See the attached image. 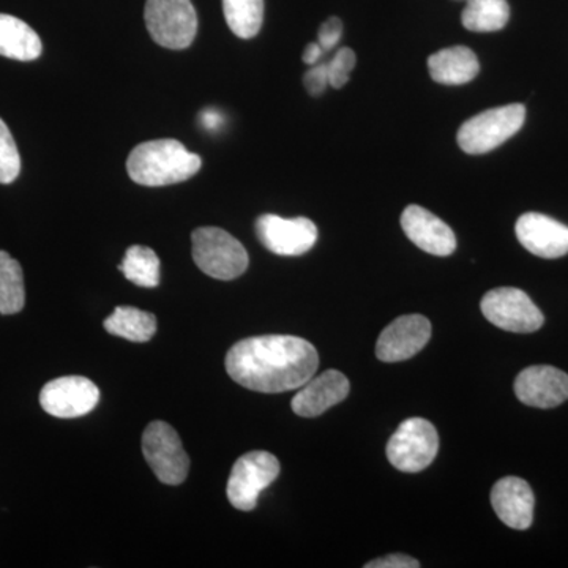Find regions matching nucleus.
<instances>
[{"instance_id":"7","label":"nucleus","mask_w":568,"mask_h":568,"mask_svg":"<svg viewBox=\"0 0 568 568\" xmlns=\"http://www.w3.org/2000/svg\"><path fill=\"white\" fill-rule=\"evenodd\" d=\"M142 454L164 485L175 487L183 484L189 476V455L178 432L166 422L156 420L149 424L142 435Z\"/></svg>"},{"instance_id":"3","label":"nucleus","mask_w":568,"mask_h":568,"mask_svg":"<svg viewBox=\"0 0 568 568\" xmlns=\"http://www.w3.org/2000/svg\"><path fill=\"white\" fill-rule=\"evenodd\" d=\"M192 244L194 263L212 278L230 282L248 268L245 246L220 227H197L193 231Z\"/></svg>"},{"instance_id":"30","label":"nucleus","mask_w":568,"mask_h":568,"mask_svg":"<svg viewBox=\"0 0 568 568\" xmlns=\"http://www.w3.org/2000/svg\"><path fill=\"white\" fill-rule=\"evenodd\" d=\"M323 54L324 50L316 41V43H310L308 47L305 48L302 59H304L306 65H316V63L320 62V59L323 58Z\"/></svg>"},{"instance_id":"15","label":"nucleus","mask_w":568,"mask_h":568,"mask_svg":"<svg viewBox=\"0 0 568 568\" xmlns=\"http://www.w3.org/2000/svg\"><path fill=\"white\" fill-rule=\"evenodd\" d=\"M402 227L414 245L433 256H450L457 250V237L452 227L420 205L405 209Z\"/></svg>"},{"instance_id":"10","label":"nucleus","mask_w":568,"mask_h":568,"mask_svg":"<svg viewBox=\"0 0 568 568\" xmlns=\"http://www.w3.org/2000/svg\"><path fill=\"white\" fill-rule=\"evenodd\" d=\"M256 234L261 244L278 256H302L317 242L316 224L305 216L283 219L265 213L257 219Z\"/></svg>"},{"instance_id":"27","label":"nucleus","mask_w":568,"mask_h":568,"mask_svg":"<svg viewBox=\"0 0 568 568\" xmlns=\"http://www.w3.org/2000/svg\"><path fill=\"white\" fill-rule=\"evenodd\" d=\"M343 36V22L338 20L336 17L328 18L327 21L321 26L320 29V40L317 43L321 44L324 52L334 50L336 44H338L339 39Z\"/></svg>"},{"instance_id":"25","label":"nucleus","mask_w":568,"mask_h":568,"mask_svg":"<svg viewBox=\"0 0 568 568\" xmlns=\"http://www.w3.org/2000/svg\"><path fill=\"white\" fill-rule=\"evenodd\" d=\"M20 173V151L9 126L0 119V183L14 182Z\"/></svg>"},{"instance_id":"14","label":"nucleus","mask_w":568,"mask_h":568,"mask_svg":"<svg viewBox=\"0 0 568 568\" xmlns=\"http://www.w3.org/2000/svg\"><path fill=\"white\" fill-rule=\"evenodd\" d=\"M515 233L519 244L544 260H558L568 254V226L544 213L519 216Z\"/></svg>"},{"instance_id":"21","label":"nucleus","mask_w":568,"mask_h":568,"mask_svg":"<svg viewBox=\"0 0 568 568\" xmlns=\"http://www.w3.org/2000/svg\"><path fill=\"white\" fill-rule=\"evenodd\" d=\"M510 20L507 0H466L463 26L470 32H497Z\"/></svg>"},{"instance_id":"9","label":"nucleus","mask_w":568,"mask_h":568,"mask_svg":"<svg viewBox=\"0 0 568 568\" xmlns=\"http://www.w3.org/2000/svg\"><path fill=\"white\" fill-rule=\"evenodd\" d=\"M481 313L489 323L514 334H532L545 323L544 313L518 287H497L481 298Z\"/></svg>"},{"instance_id":"1","label":"nucleus","mask_w":568,"mask_h":568,"mask_svg":"<svg viewBox=\"0 0 568 568\" xmlns=\"http://www.w3.org/2000/svg\"><path fill=\"white\" fill-rule=\"evenodd\" d=\"M224 365L239 386L261 394H282L315 376L320 355L312 343L298 336H252L231 347Z\"/></svg>"},{"instance_id":"6","label":"nucleus","mask_w":568,"mask_h":568,"mask_svg":"<svg viewBox=\"0 0 568 568\" xmlns=\"http://www.w3.org/2000/svg\"><path fill=\"white\" fill-rule=\"evenodd\" d=\"M439 436L435 425L425 418H407L398 426L387 444V458L395 469L416 474L435 462Z\"/></svg>"},{"instance_id":"22","label":"nucleus","mask_w":568,"mask_h":568,"mask_svg":"<svg viewBox=\"0 0 568 568\" xmlns=\"http://www.w3.org/2000/svg\"><path fill=\"white\" fill-rule=\"evenodd\" d=\"M26 305L24 275L20 263L0 252V313L17 315Z\"/></svg>"},{"instance_id":"8","label":"nucleus","mask_w":568,"mask_h":568,"mask_svg":"<svg viewBox=\"0 0 568 568\" xmlns=\"http://www.w3.org/2000/svg\"><path fill=\"white\" fill-rule=\"evenodd\" d=\"M280 476V462L275 455L254 450L235 462L227 480L226 495L233 507L252 511L257 506L261 493Z\"/></svg>"},{"instance_id":"4","label":"nucleus","mask_w":568,"mask_h":568,"mask_svg":"<svg viewBox=\"0 0 568 568\" xmlns=\"http://www.w3.org/2000/svg\"><path fill=\"white\" fill-rule=\"evenodd\" d=\"M526 121L525 104L514 103L493 108L463 123L458 144L469 155L495 151L517 134Z\"/></svg>"},{"instance_id":"26","label":"nucleus","mask_w":568,"mask_h":568,"mask_svg":"<svg viewBox=\"0 0 568 568\" xmlns=\"http://www.w3.org/2000/svg\"><path fill=\"white\" fill-rule=\"evenodd\" d=\"M355 52L349 48H342L331 62L327 63L328 84L335 89H342L349 81L351 71L355 67Z\"/></svg>"},{"instance_id":"19","label":"nucleus","mask_w":568,"mask_h":568,"mask_svg":"<svg viewBox=\"0 0 568 568\" xmlns=\"http://www.w3.org/2000/svg\"><path fill=\"white\" fill-rule=\"evenodd\" d=\"M39 33L20 18L0 13V55L14 61L31 62L40 58Z\"/></svg>"},{"instance_id":"18","label":"nucleus","mask_w":568,"mask_h":568,"mask_svg":"<svg viewBox=\"0 0 568 568\" xmlns=\"http://www.w3.org/2000/svg\"><path fill=\"white\" fill-rule=\"evenodd\" d=\"M428 70L433 80L439 84L462 85L477 77L480 63L476 52L469 48L454 47L435 52L428 59Z\"/></svg>"},{"instance_id":"2","label":"nucleus","mask_w":568,"mask_h":568,"mask_svg":"<svg viewBox=\"0 0 568 568\" xmlns=\"http://www.w3.org/2000/svg\"><path fill=\"white\" fill-rule=\"evenodd\" d=\"M201 166V156L190 152L178 140L142 142L126 160L130 178L144 186H166L189 181L200 173Z\"/></svg>"},{"instance_id":"16","label":"nucleus","mask_w":568,"mask_h":568,"mask_svg":"<svg viewBox=\"0 0 568 568\" xmlns=\"http://www.w3.org/2000/svg\"><path fill=\"white\" fill-rule=\"evenodd\" d=\"M491 506L508 528L526 530L534 521L536 497L528 481L519 477H504L491 489Z\"/></svg>"},{"instance_id":"11","label":"nucleus","mask_w":568,"mask_h":568,"mask_svg":"<svg viewBox=\"0 0 568 568\" xmlns=\"http://www.w3.org/2000/svg\"><path fill=\"white\" fill-rule=\"evenodd\" d=\"M100 390L84 376H63L50 381L40 392V405L52 417L77 418L92 413Z\"/></svg>"},{"instance_id":"29","label":"nucleus","mask_w":568,"mask_h":568,"mask_svg":"<svg viewBox=\"0 0 568 568\" xmlns=\"http://www.w3.org/2000/svg\"><path fill=\"white\" fill-rule=\"evenodd\" d=\"M420 562L406 555H388L386 558L375 559L365 564V568H418Z\"/></svg>"},{"instance_id":"17","label":"nucleus","mask_w":568,"mask_h":568,"mask_svg":"<svg viewBox=\"0 0 568 568\" xmlns=\"http://www.w3.org/2000/svg\"><path fill=\"white\" fill-rule=\"evenodd\" d=\"M349 390V379L336 369H328L305 383L291 402V407L297 416L317 417L338 403L345 402Z\"/></svg>"},{"instance_id":"31","label":"nucleus","mask_w":568,"mask_h":568,"mask_svg":"<svg viewBox=\"0 0 568 568\" xmlns=\"http://www.w3.org/2000/svg\"><path fill=\"white\" fill-rule=\"evenodd\" d=\"M201 121H203L205 129L216 130L222 125L223 118L215 110H207L203 112V115H201Z\"/></svg>"},{"instance_id":"23","label":"nucleus","mask_w":568,"mask_h":568,"mask_svg":"<svg viewBox=\"0 0 568 568\" xmlns=\"http://www.w3.org/2000/svg\"><path fill=\"white\" fill-rule=\"evenodd\" d=\"M224 20L239 39L260 33L264 21V0H223Z\"/></svg>"},{"instance_id":"12","label":"nucleus","mask_w":568,"mask_h":568,"mask_svg":"<svg viewBox=\"0 0 568 568\" xmlns=\"http://www.w3.org/2000/svg\"><path fill=\"white\" fill-rule=\"evenodd\" d=\"M432 338V323L422 315L398 317L384 328L376 343V355L387 364L409 361Z\"/></svg>"},{"instance_id":"28","label":"nucleus","mask_w":568,"mask_h":568,"mask_svg":"<svg viewBox=\"0 0 568 568\" xmlns=\"http://www.w3.org/2000/svg\"><path fill=\"white\" fill-rule=\"evenodd\" d=\"M304 82L312 95H321L328 85L327 63H321L306 71Z\"/></svg>"},{"instance_id":"5","label":"nucleus","mask_w":568,"mask_h":568,"mask_svg":"<svg viewBox=\"0 0 568 568\" xmlns=\"http://www.w3.org/2000/svg\"><path fill=\"white\" fill-rule=\"evenodd\" d=\"M144 18L153 41L168 50H185L196 39L192 0H148Z\"/></svg>"},{"instance_id":"24","label":"nucleus","mask_w":568,"mask_h":568,"mask_svg":"<svg viewBox=\"0 0 568 568\" xmlns=\"http://www.w3.org/2000/svg\"><path fill=\"white\" fill-rule=\"evenodd\" d=\"M125 278L136 286L156 287L160 284L159 256L149 246L133 245L126 250L122 264L119 265Z\"/></svg>"},{"instance_id":"13","label":"nucleus","mask_w":568,"mask_h":568,"mask_svg":"<svg viewBox=\"0 0 568 568\" xmlns=\"http://www.w3.org/2000/svg\"><path fill=\"white\" fill-rule=\"evenodd\" d=\"M515 394L530 407H558L568 399V375L555 366H529L515 379Z\"/></svg>"},{"instance_id":"20","label":"nucleus","mask_w":568,"mask_h":568,"mask_svg":"<svg viewBox=\"0 0 568 568\" xmlns=\"http://www.w3.org/2000/svg\"><path fill=\"white\" fill-rule=\"evenodd\" d=\"M104 328L111 335L121 336L129 342H151L156 332V317L134 306H118L114 313L104 320Z\"/></svg>"}]
</instances>
